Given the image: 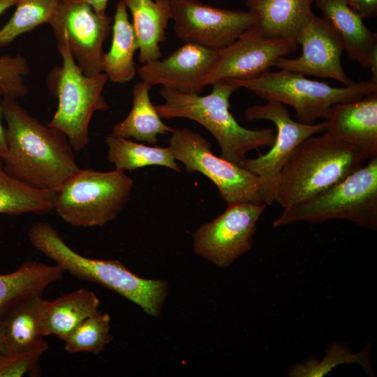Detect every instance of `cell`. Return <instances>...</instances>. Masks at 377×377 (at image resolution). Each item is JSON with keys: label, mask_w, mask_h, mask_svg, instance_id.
<instances>
[{"label": "cell", "mask_w": 377, "mask_h": 377, "mask_svg": "<svg viewBox=\"0 0 377 377\" xmlns=\"http://www.w3.org/2000/svg\"><path fill=\"white\" fill-rule=\"evenodd\" d=\"M1 105L6 124L4 170L32 187L56 190L80 168L67 137L29 114L15 98L3 96Z\"/></svg>", "instance_id": "cell-1"}, {"label": "cell", "mask_w": 377, "mask_h": 377, "mask_svg": "<svg viewBox=\"0 0 377 377\" xmlns=\"http://www.w3.org/2000/svg\"><path fill=\"white\" fill-rule=\"evenodd\" d=\"M31 244L74 276L98 283L135 303L146 313L158 317L168 295V282L138 276L117 260L83 256L66 244L47 222H37L28 231Z\"/></svg>", "instance_id": "cell-2"}, {"label": "cell", "mask_w": 377, "mask_h": 377, "mask_svg": "<svg viewBox=\"0 0 377 377\" xmlns=\"http://www.w3.org/2000/svg\"><path fill=\"white\" fill-rule=\"evenodd\" d=\"M212 85V91L205 96L162 87L160 94L163 102L155 108L162 119L186 118L201 124L217 140L221 151L220 156L242 166L249 151L272 146L276 131L242 126L230 111V97L239 88L226 80Z\"/></svg>", "instance_id": "cell-3"}, {"label": "cell", "mask_w": 377, "mask_h": 377, "mask_svg": "<svg viewBox=\"0 0 377 377\" xmlns=\"http://www.w3.org/2000/svg\"><path fill=\"white\" fill-rule=\"evenodd\" d=\"M366 160L356 148L326 133L311 136L295 149L284 165L275 202L284 209L305 200L339 182Z\"/></svg>", "instance_id": "cell-4"}, {"label": "cell", "mask_w": 377, "mask_h": 377, "mask_svg": "<svg viewBox=\"0 0 377 377\" xmlns=\"http://www.w3.org/2000/svg\"><path fill=\"white\" fill-rule=\"evenodd\" d=\"M62 64L47 76L50 93L58 101L57 110L48 125L62 132L75 151L89 142V126L96 112H105L110 105L103 91L108 80L102 72L86 75L75 62L66 43L57 40Z\"/></svg>", "instance_id": "cell-5"}, {"label": "cell", "mask_w": 377, "mask_h": 377, "mask_svg": "<svg viewBox=\"0 0 377 377\" xmlns=\"http://www.w3.org/2000/svg\"><path fill=\"white\" fill-rule=\"evenodd\" d=\"M334 219L377 229V157L322 192L284 208L273 226L300 221L320 223Z\"/></svg>", "instance_id": "cell-6"}, {"label": "cell", "mask_w": 377, "mask_h": 377, "mask_svg": "<svg viewBox=\"0 0 377 377\" xmlns=\"http://www.w3.org/2000/svg\"><path fill=\"white\" fill-rule=\"evenodd\" d=\"M133 186V179L121 170L79 168L55 190L54 210L74 227L103 226L122 212Z\"/></svg>", "instance_id": "cell-7"}, {"label": "cell", "mask_w": 377, "mask_h": 377, "mask_svg": "<svg viewBox=\"0 0 377 377\" xmlns=\"http://www.w3.org/2000/svg\"><path fill=\"white\" fill-rule=\"evenodd\" d=\"M226 81L238 88H246L266 101L291 106L297 121L306 124L326 120L336 104L353 101L377 91V82L371 80L336 87L283 70L267 71L253 79Z\"/></svg>", "instance_id": "cell-8"}, {"label": "cell", "mask_w": 377, "mask_h": 377, "mask_svg": "<svg viewBox=\"0 0 377 377\" xmlns=\"http://www.w3.org/2000/svg\"><path fill=\"white\" fill-rule=\"evenodd\" d=\"M169 147L188 172H199L209 178L227 204H266L265 181L245 168L215 155L210 142L198 133L187 128L174 129Z\"/></svg>", "instance_id": "cell-9"}, {"label": "cell", "mask_w": 377, "mask_h": 377, "mask_svg": "<svg viewBox=\"0 0 377 377\" xmlns=\"http://www.w3.org/2000/svg\"><path fill=\"white\" fill-rule=\"evenodd\" d=\"M244 118L248 121H270L276 128L270 150L254 158H246L242 165L265 181L266 204L272 205L275 202L281 170L289 157L302 141L326 130L327 121L313 124L295 121L285 105L274 101L246 108Z\"/></svg>", "instance_id": "cell-10"}, {"label": "cell", "mask_w": 377, "mask_h": 377, "mask_svg": "<svg viewBox=\"0 0 377 377\" xmlns=\"http://www.w3.org/2000/svg\"><path fill=\"white\" fill-rule=\"evenodd\" d=\"M174 30L178 38L219 51L256 26L250 10L214 7L199 0H170Z\"/></svg>", "instance_id": "cell-11"}, {"label": "cell", "mask_w": 377, "mask_h": 377, "mask_svg": "<svg viewBox=\"0 0 377 377\" xmlns=\"http://www.w3.org/2000/svg\"><path fill=\"white\" fill-rule=\"evenodd\" d=\"M267 205L228 203L226 211L193 234L194 252L220 268H227L250 251L256 224Z\"/></svg>", "instance_id": "cell-12"}, {"label": "cell", "mask_w": 377, "mask_h": 377, "mask_svg": "<svg viewBox=\"0 0 377 377\" xmlns=\"http://www.w3.org/2000/svg\"><path fill=\"white\" fill-rule=\"evenodd\" d=\"M112 22L113 17L96 13L85 2L60 0L49 24L56 40L66 43L83 73L94 75L103 72V46Z\"/></svg>", "instance_id": "cell-13"}, {"label": "cell", "mask_w": 377, "mask_h": 377, "mask_svg": "<svg viewBox=\"0 0 377 377\" xmlns=\"http://www.w3.org/2000/svg\"><path fill=\"white\" fill-rule=\"evenodd\" d=\"M293 52L284 39L267 36L253 27L218 51V60L205 77L204 86L223 80L257 77L269 71L278 59Z\"/></svg>", "instance_id": "cell-14"}, {"label": "cell", "mask_w": 377, "mask_h": 377, "mask_svg": "<svg viewBox=\"0 0 377 377\" xmlns=\"http://www.w3.org/2000/svg\"><path fill=\"white\" fill-rule=\"evenodd\" d=\"M297 43L302 46L301 55L293 59L281 57L274 67L303 75L334 79L345 86L355 83L342 66V43L323 17L313 13L299 30Z\"/></svg>", "instance_id": "cell-15"}, {"label": "cell", "mask_w": 377, "mask_h": 377, "mask_svg": "<svg viewBox=\"0 0 377 377\" xmlns=\"http://www.w3.org/2000/svg\"><path fill=\"white\" fill-rule=\"evenodd\" d=\"M218 57V51L184 43L164 59L142 64L137 68V75L151 87L159 84L186 94H200L204 79Z\"/></svg>", "instance_id": "cell-16"}, {"label": "cell", "mask_w": 377, "mask_h": 377, "mask_svg": "<svg viewBox=\"0 0 377 377\" xmlns=\"http://www.w3.org/2000/svg\"><path fill=\"white\" fill-rule=\"evenodd\" d=\"M326 133L356 148L367 160L377 157V91L334 105Z\"/></svg>", "instance_id": "cell-17"}, {"label": "cell", "mask_w": 377, "mask_h": 377, "mask_svg": "<svg viewBox=\"0 0 377 377\" xmlns=\"http://www.w3.org/2000/svg\"><path fill=\"white\" fill-rule=\"evenodd\" d=\"M323 17L339 38L350 60L371 71L377 82V34L369 30L364 18L346 0H315Z\"/></svg>", "instance_id": "cell-18"}, {"label": "cell", "mask_w": 377, "mask_h": 377, "mask_svg": "<svg viewBox=\"0 0 377 377\" xmlns=\"http://www.w3.org/2000/svg\"><path fill=\"white\" fill-rule=\"evenodd\" d=\"M315 0H246L256 17V27L269 36L286 40L297 50L299 30L313 13Z\"/></svg>", "instance_id": "cell-19"}, {"label": "cell", "mask_w": 377, "mask_h": 377, "mask_svg": "<svg viewBox=\"0 0 377 377\" xmlns=\"http://www.w3.org/2000/svg\"><path fill=\"white\" fill-rule=\"evenodd\" d=\"M47 302L43 295H32L1 315L8 354L29 350L45 341L43 337Z\"/></svg>", "instance_id": "cell-20"}, {"label": "cell", "mask_w": 377, "mask_h": 377, "mask_svg": "<svg viewBox=\"0 0 377 377\" xmlns=\"http://www.w3.org/2000/svg\"><path fill=\"white\" fill-rule=\"evenodd\" d=\"M132 15L139 44V61L146 64L161 59L160 43L172 20L170 0H122Z\"/></svg>", "instance_id": "cell-21"}, {"label": "cell", "mask_w": 377, "mask_h": 377, "mask_svg": "<svg viewBox=\"0 0 377 377\" xmlns=\"http://www.w3.org/2000/svg\"><path fill=\"white\" fill-rule=\"evenodd\" d=\"M111 31L110 48L103 57V72L113 83L129 82L137 74L134 55L139 44L122 0L116 6Z\"/></svg>", "instance_id": "cell-22"}, {"label": "cell", "mask_w": 377, "mask_h": 377, "mask_svg": "<svg viewBox=\"0 0 377 377\" xmlns=\"http://www.w3.org/2000/svg\"><path fill=\"white\" fill-rule=\"evenodd\" d=\"M64 272L56 264L26 261L15 271L0 274V316L24 298L43 295L50 285L62 279Z\"/></svg>", "instance_id": "cell-23"}, {"label": "cell", "mask_w": 377, "mask_h": 377, "mask_svg": "<svg viewBox=\"0 0 377 377\" xmlns=\"http://www.w3.org/2000/svg\"><path fill=\"white\" fill-rule=\"evenodd\" d=\"M151 87L144 81L136 82L132 89V108L122 121L116 124L112 133L156 145L158 135L172 133L173 128L165 124L151 101Z\"/></svg>", "instance_id": "cell-24"}, {"label": "cell", "mask_w": 377, "mask_h": 377, "mask_svg": "<svg viewBox=\"0 0 377 377\" xmlns=\"http://www.w3.org/2000/svg\"><path fill=\"white\" fill-rule=\"evenodd\" d=\"M100 300L91 290L80 288L48 301L44 324L45 336L64 341L84 320L98 312Z\"/></svg>", "instance_id": "cell-25"}, {"label": "cell", "mask_w": 377, "mask_h": 377, "mask_svg": "<svg viewBox=\"0 0 377 377\" xmlns=\"http://www.w3.org/2000/svg\"><path fill=\"white\" fill-rule=\"evenodd\" d=\"M108 161L116 169L132 171L140 168L160 165L179 172L180 168L171 148L147 146L112 134L105 138Z\"/></svg>", "instance_id": "cell-26"}, {"label": "cell", "mask_w": 377, "mask_h": 377, "mask_svg": "<svg viewBox=\"0 0 377 377\" xmlns=\"http://www.w3.org/2000/svg\"><path fill=\"white\" fill-rule=\"evenodd\" d=\"M55 190L29 186L10 175L0 160V214L18 216L54 210Z\"/></svg>", "instance_id": "cell-27"}, {"label": "cell", "mask_w": 377, "mask_h": 377, "mask_svg": "<svg viewBox=\"0 0 377 377\" xmlns=\"http://www.w3.org/2000/svg\"><path fill=\"white\" fill-rule=\"evenodd\" d=\"M371 343L357 353H353L346 344L332 342L326 350V355L318 361L314 357L303 363L293 364L288 371L290 377H323L342 364H358L370 376H374L370 361Z\"/></svg>", "instance_id": "cell-28"}, {"label": "cell", "mask_w": 377, "mask_h": 377, "mask_svg": "<svg viewBox=\"0 0 377 377\" xmlns=\"http://www.w3.org/2000/svg\"><path fill=\"white\" fill-rule=\"evenodd\" d=\"M60 0H19L10 20L0 29V47L12 43L18 36L43 24H50Z\"/></svg>", "instance_id": "cell-29"}, {"label": "cell", "mask_w": 377, "mask_h": 377, "mask_svg": "<svg viewBox=\"0 0 377 377\" xmlns=\"http://www.w3.org/2000/svg\"><path fill=\"white\" fill-rule=\"evenodd\" d=\"M109 313H96L79 325L64 341L70 353L84 352L98 354L112 340Z\"/></svg>", "instance_id": "cell-30"}, {"label": "cell", "mask_w": 377, "mask_h": 377, "mask_svg": "<svg viewBox=\"0 0 377 377\" xmlns=\"http://www.w3.org/2000/svg\"><path fill=\"white\" fill-rule=\"evenodd\" d=\"M29 71L28 61L22 55L0 57V87L3 96L15 99L25 96L28 88L24 76Z\"/></svg>", "instance_id": "cell-31"}, {"label": "cell", "mask_w": 377, "mask_h": 377, "mask_svg": "<svg viewBox=\"0 0 377 377\" xmlns=\"http://www.w3.org/2000/svg\"><path fill=\"white\" fill-rule=\"evenodd\" d=\"M48 347V343L45 341L24 352L0 355V377L24 376L36 365Z\"/></svg>", "instance_id": "cell-32"}, {"label": "cell", "mask_w": 377, "mask_h": 377, "mask_svg": "<svg viewBox=\"0 0 377 377\" xmlns=\"http://www.w3.org/2000/svg\"><path fill=\"white\" fill-rule=\"evenodd\" d=\"M348 4L364 19L377 15V0H346Z\"/></svg>", "instance_id": "cell-33"}, {"label": "cell", "mask_w": 377, "mask_h": 377, "mask_svg": "<svg viewBox=\"0 0 377 377\" xmlns=\"http://www.w3.org/2000/svg\"><path fill=\"white\" fill-rule=\"evenodd\" d=\"M3 96V91L0 87V98ZM2 114L1 105L0 100V160L4 156L7 149V140L6 128H4L1 123V115Z\"/></svg>", "instance_id": "cell-34"}, {"label": "cell", "mask_w": 377, "mask_h": 377, "mask_svg": "<svg viewBox=\"0 0 377 377\" xmlns=\"http://www.w3.org/2000/svg\"><path fill=\"white\" fill-rule=\"evenodd\" d=\"M88 3L99 15H105L108 0H77Z\"/></svg>", "instance_id": "cell-35"}, {"label": "cell", "mask_w": 377, "mask_h": 377, "mask_svg": "<svg viewBox=\"0 0 377 377\" xmlns=\"http://www.w3.org/2000/svg\"><path fill=\"white\" fill-rule=\"evenodd\" d=\"M4 354H8V353H7L6 342H5L2 318H1V316H0V355H4Z\"/></svg>", "instance_id": "cell-36"}, {"label": "cell", "mask_w": 377, "mask_h": 377, "mask_svg": "<svg viewBox=\"0 0 377 377\" xmlns=\"http://www.w3.org/2000/svg\"><path fill=\"white\" fill-rule=\"evenodd\" d=\"M19 0H0V15L13 6H15Z\"/></svg>", "instance_id": "cell-37"}]
</instances>
